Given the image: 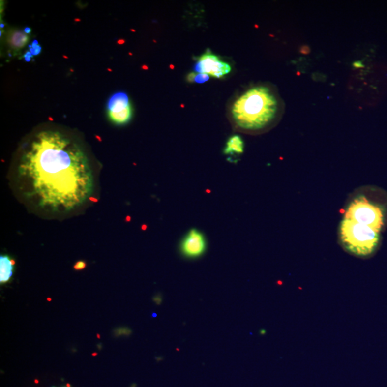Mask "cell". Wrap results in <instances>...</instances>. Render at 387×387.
<instances>
[{
    "mask_svg": "<svg viewBox=\"0 0 387 387\" xmlns=\"http://www.w3.org/2000/svg\"><path fill=\"white\" fill-rule=\"evenodd\" d=\"M29 41V36L23 30H14L9 33L8 43L14 51L23 49Z\"/></svg>",
    "mask_w": 387,
    "mask_h": 387,
    "instance_id": "8",
    "label": "cell"
},
{
    "mask_svg": "<svg viewBox=\"0 0 387 387\" xmlns=\"http://www.w3.org/2000/svg\"><path fill=\"white\" fill-rule=\"evenodd\" d=\"M244 147L242 138L238 135H234L227 140L224 153L227 155L241 154L244 152Z\"/></svg>",
    "mask_w": 387,
    "mask_h": 387,
    "instance_id": "9",
    "label": "cell"
},
{
    "mask_svg": "<svg viewBox=\"0 0 387 387\" xmlns=\"http://www.w3.org/2000/svg\"><path fill=\"white\" fill-rule=\"evenodd\" d=\"M131 330L127 328H117L114 330V333L117 336H128V335L131 334Z\"/></svg>",
    "mask_w": 387,
    "mask_h": 387,
    "instance_id": "12",
    "label": "cell"
},
{
    "mask_svg": "<svg viewBox=\"0 0 387 387\" xmlns=\"http://www.w3.org/2000/svg\"><path fill=\"white\" fill-rule=\"evenodd\" d=\"M18 177L25 195L49 210H73L93 192V175L86 153L56 131L34 135L22 154Z\"/></svg>",
    "mask_w": 387,
    "mask_h": 387,
    "instance_id": "1",
    "label": "cell"
},
{
    "mask_svg": "<svg viewBox=\"0 0 387 387\" xmlns=\"http://www.w3.org/2000/svg\"><path fill=\"white\" fill-rule=\"evenodd\" d=\"M194 70L198 73L209 75L213 78H221L231 72V67L218 56L208 51L197 60Z\"/></svg>",
    "mask_w": 387,
    "mask_h": 387,
    "instance_id": "6",
    "label": "cell"
},
{
    "mask_svg": "<svg viewBox=\"0 0 387 387\" xmlns=\"http://www.w3.org/2000/svg\"><path fill=\"white\" fill-rule=\"evenodd\" d=\"M153 300H154L155 303L156 304H160L161 301H162V298H161V296H155V297L153 298Z\"/></svg>",
    "mask_w": 387,
    "mask_h": 387,
    "instance_id": "16",
    "label": "cell"
},
{
    "mask_svg": "<svg viewBox=\"0 0 387 387\" xmlns=\"http://www.w3.org/2000/svg\"><path fill=\"white\" fill-rule=\"evenodd\" d=\"M379 232L366 225L344 218L339 227V238L346 251L360 258H367L378 248Z\"/></svg>",
    "mask_w": 387,
    "mask_h": 387,
    "instance_id": "3",
    "label": "cell"
},
{
    "mask_svg": "<svg viewBox=\"0 0 387 387\" xmlns=\"http://www.w3.org/2000/svg\"><path fill=\"white\" fill-rule=\"evenodd\" d=\"M86 267V263L84 261H78V263H76V264L75 265L74 268L76 269H84Z\"/></svg>",
    "mask_w": 387,
    "mask_h": 387,
    "instance_id": "14",
    "label": "cell"
},
{
    "mask_svg": "<svg viewBox=\"0 0 387 387\" xmlns=\"http://www.w3.org/2000/svg\"><path fill=\"white\" fill-rule=\"evenodd\" d=\"M38 42L37 40H34L32 42V45H30V46L32 47V48H35V47L38 46Z\"/></svg>",
    "mask_w": 387,
    "mask_h": 387,
    "instance_id": "17",
    "label": "cell"
},
{
    "mask_svg": "<svg viewBox=\"0 0 387 387\" xmlns=\"http://www.w3.org/2000/svg\"><path fill=\"white\" fill-rule=\"evenodd\" d=\"M32 54L30 53V52L28 51L27 52L26 54L25 55V60L27 61V62H30L31 60V58H32Z\"/></svg>",
    "mask_w": 387,
    "mask_h": 387,
    "instance_id": "15",
    "label": "cell"
},
{
    "mask_svg": "<svg viewBox=\"0 0 387 387\" xmlns=\"http://www.w3.org/2000/svg\"><path fill=\"white\" fill-rule=\"evenodd\" d=\"M108 116L114 123L123 125L132 117L133 110L126 93L118 92L110 97L107 103Z\"/></svg>",
    "mask_w": 387,
    "mask_h": 387,
    "instance_id": "5",
    "label": "cell"
},
{
    "mask_svg": "<svg viewBox=\"0 0 387 387\" xmlns=\"http://www.w3.org/2000/svg\"><path fill=\"white\" fill-rule=\"evenodd\" d=\"M278 101L266 86L252 88L233 103L231 114L235 125L246 131L267 128L276 118Z\"/></svg>",
    "mask_w": 387,
    "mask_h": 387,
    "instance_id": "2",
    "label": "cell"
},
{
    "mask_svg": "<svg viewBox=\"0 0 387 387\" xmlns=\"http://www.w3.org/2000/svg\"><path fill=\"white\" fill-rule=\"evenodd\" d=\"M383 209L363 196L356 197L348 205L344 218L369 226L380 233L384 226Z\"/></svg>",
    "mask_w": 387,
    "mask_h": 387,
    "instance_id": "4",
    "label": "cell"
},
{
    "mask_svg": "<svg viewBox=\"0 0 387 387\" xmlns=\"http://www.w3.org/2000/svg\"><path fill=\"white\" fill-rule=\"evenodd\" d=\"M206 250V240L202 233L195 229L191 230L181 244V253L187 258L201 256Z\"/></svg>",
    "mask_w": 387,
    "mask_h": 387,
    "instance_id": "7",
    "label": "cell"
},
{
    "mask_svg": "<svg viewBox=\"0 0 387 387\" xmlns=\"http://www.w3.org/2000/svg\"><path fill=\"white\" fill-rule=\"evenodd\" d=\"M210 76L205 73H196L194 72L189 73V75L186 78L188 82L189 83H197V84H204L209 81Z\"/></svg>",
    "mask_w": 387,
    "mask_h": 387,
    "instance_id": "11",
    "label": "cell"
},
{
    "mask_svg": "<svg viewBox=\"0 0 387 387\" xmlns=\"http://www.w3.org/2000/svg\"><path fill=\"white\" fill-rule=\"evenodd\" d=\"M24 32H26V34L30 33V32H31L30 28H28V27H26V28H25V29H24Z\"/></svg>",
    "mask_w": 387,
    "mask_h": 387,
    "instance_id": "18",
    "label": "cell"
},
{
    "mask_svg": "<svg viewBox=\"0 0 387 387\" xmlns=\"http://www.w3.org/2000/svg\"><path fill=\"white\" fill-rule=\"evenodd\" d=\"M13 261L8 256L1 255L0 258V282L5 283L8 282L13 273Z\"/></svg>",
    "mask_w": 387,
    "mask_h": 387,
    "instance_id": "10",
    "label": "cell"
},
{
    "mask_svg": "<svg viewBox=\"0 0 387 387\" xmlns=\"http://www.w3.org/2000/svg\"><path fill=\"white\" fill-rule=\"evenodd\" d=\"M30 52L32 53V56H37V55L40 54V52L42 51V48L38 45V46L35 47V48H32V47L30 46Z\"/></svg>",
    "mask_w": 387,
    "mask_h": 387,
    "instance_id": "13",
    "label": "cell"
}]
</instances>
